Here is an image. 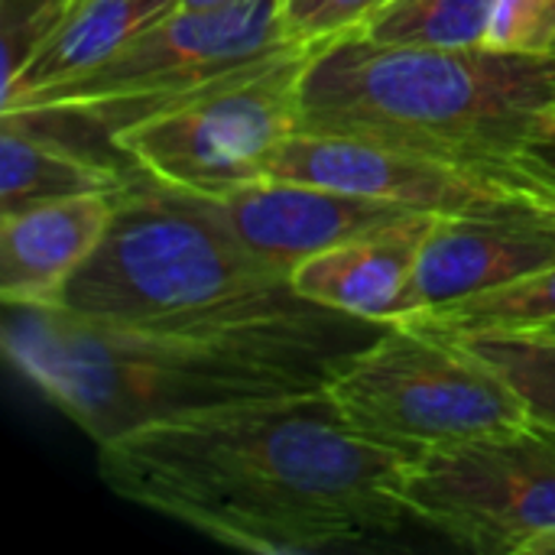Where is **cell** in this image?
I'll return each mask as SVG.
<instances>
[{
  "instance_id": "obj_1",
  "label": "cell",
  "mask_w": 555,
  "mask_h": 555,
  "mask_svg": "<svg viewBox=\"0 0 555 555\" xmlns=\"http://www.w3.org/2000/svg\"><path fill=\"white\" fill-rule=\"evenodd\" d=\"M413 459L358 436L328 390L150 423L98 446L104 485L224 546L345 550L406 517Z\"/></svg>"
},
{
  "instance_id": "obj_2",
  "label": "cell",
  "mask_w": 555,
  "mask_h": 555,
  "mask_svg": "<svg viewBox=\"0 0 555 555\" xmlns=\"http://www.w3.org/2000/svg\"><path fill=\"white\" fill-rule=\"evenodd\" d=\"M302 315L247 325L143 328L81 319L62 306H7V361L98 446L150 423L299 397L328 387L345 354Z\"/></svg>"
},
{
  "instance_id": "obj_3",
  "label": "cell",
  "mask_w": 555,
  "mask_h": 555,
  "mask_svg": "<svg viewBox=\"0 0 555 555\" xmlns=\"http://www.w3.org/2000/svg\"><path fill=\"white\" fill-rule=\"evenodd\" d=\"M555 124V55L488 46L325 42L299 81V130L481 169Z\"/></svg>"
},
{
  "instance_id": "obj_4",
  "label": "cell",
  "mask_w": 555,
  "mask_h": 555,
  "mask_svg": "<svg viewBox=\"0 0 555 555\" xmlns=\"http://www.w3.org/2000/svg\"><path fill=\"white\" fill-rule=\"evenodd\" d=\"M62 309L143 328L247 325L315 312L289 276L250 257L185 189L137 176L111 228L72 276Z\"/></svg>"
},
{
  "instance_id": "obj_5",
  "label": "cell",
  "mask_w": 555,
  "mask_h": 555,
  "mask_svg": "<svg viewBox=\"0 0 555 555\" xmlns=\"http://www.w3.org/2000/svg\"><path fill=\"white\" fill-rule=\"evenodd\" d=\"M341 420L364 439L420 459L530 423L517 390L459 338L410 322L348 351L328 377Z\"/></svg>"
},
{
  "instance_id": "obj_6",
  "label": "cell",
  "mask_w": 555,
  "mask_h": 555,
  "mask_svg": "<svg viewBox=\"0 0 555 555\" xmlns=\"http://www.w3.org/2000/svg\"><path fill=\"white\" fill-rule=\"evenodd\" d=\"M293 0H234L218 10H172L85 78L3 107L81 120L111 137L133 117L250 68L299 42Z\"/></svg>"
},
{
  "instance_id": "obj_7",
  "label": "cell",
  "mask_w": 555,
  "mask_h": 555,
  "mask_svg": "<svg viewBox=\"0 0 555 555\" xmlns=\"http://www.w3.org/2000/svg\"><path fill=\"white\" fill-rule=\"evenodd\" d=\"M322 46L283 52L117 127L107 143L153 182L221 192L263 179L270 153L299 130V81Z\"/></svg>"
},
{
  "instance_id": "obj_8",
  "label": "cell",
  "mask_w": 555,
  "mask_h": 555,
  "mask_svg": "<svg viewBox=\"0 0 555 555\" xmlns=\"http://www.w3.org/2000/svg\"><path fill=\"white\" fill-rule=\"evenodd\" d=\"M403 507L455 546L488 555L555 530V429L537 420L410 462Z\"/></svg>"
},
{
  "instance_id": "obj_9",
  "label": "cell",
  "mask_w": 555,
  "mask_h": 555,
  "mask_svg": "<svg viewBox=\"0 0 555 555\" xmlns=\"http://www.w3.org/2000/svg\"><path fill=\"white\" fill-rule=\"evenodd\" d=\"M263 176L312 182L429 215H472L527 198L478 169L322 133H293L283 140L270 153Z\"/></svg>"
},
{
  "instance_id": "obj_10",
  "label": "cell",
  "mask_w": 555,
  "mask_h": 555,
  "mask_svg": "<svg viewBox=\"0 0 555 555\" xmlns=\"http://www.w3.org/2000/svg\"><path fill=\"white\" fill-rule=\"evenodd\" d=\"M192 195L250 257L286 276L312 254L416 215L393 202L270 176Z\"/></svg>"
},
{
  "instance_id": "obj_11",
  "label": "cell",
  "mask_w": 555,
  "mask_h": 555,
  "mask_svg": "<svg viewBox=\"0 0 555 555\" xmlns=\"http://www.w3.org/2000/svg\"><path fill=\"white\" fill-rule=\"evenodd\" d=\"M550 267H555V205L524 198L491 211L439 215L400 322L433 306L511 286Z\"/></svg>"
},
{
  "instance_id": "obj_12",
  "label": "cell",
  "mask_w": 555,
  "mask_h": 555,
  "mask_svg": "<svg viewBox=\"0 0 555 555\" xmlns=\"http://www.w3.org/2000/svg\"><path fill=\"white\" fill-rule=\"evenodd\" d=\"M436 221L439 215L416 211L380 231L341 241L302 260L289 283L302 299L354 322H400Z\"/></svg>"
},
{
  "instance_id": "obj_13",
  "label": "cell",
  "mask_w": 555,
  "mask_h": 555,
  "mask_svg": "<svg viewBox=\"0 0 555 555\" xmlns=\"http://www.w3.org/2000/svg\"><path fill=\"white\" fill-rule=\"evenodd\" d=\"M117 195L94 192L0 215L3 306H62L72 276L91 260Z\"/></svg>"
},
{
  "instance_id": "obj_14",
  "label": "cell",
  "mask_w": 555,
  "mask_h": 555,
  "mask_svg": "<svg viewBox=\"0 0 555 555\" xmlns=\"http://www.w3.org/2000/svg\"><path fill=\"white\" fill-rule=\"evenodd\" d=\"M179 7L182 0H75L20 75L0 91V111L91 75Z\"/></svg>"
},
{
  "instance_id": "obj_15",
  "label": "cell",
  "mask_w": 555,
  "mask_h": 555,
  "mask_svg": "<svg viewBox=\"0 0 555 555\" xmlns=\"http://www.w3.org/2000/svg\"><path fill=\"white\" fill-rule=\"evenodd\" d=\"M137 176L133 163H107L72 140L42 133L26 117L3 114L0 127V215L75 195H120Z\"/></svg>"
},
{
  "instance_id": "obj_16",
  "label": "cell",
  "mask_w": 555,
  "mask_h": 555,
  "mask_svg": "<svg viewBox=\"0 0 555 555\" xmlns=\"http://www.w3.org/2000/svg\"><path fill=\"white\" fill-rule=\"evenodd\" d=\"M436 335H481V332H530L555 322V267L517 280L501 289L475 293L446 306L423 309L406 319Z\"/></svg>"
},
{
  "instance_id": "obj_17",
  "label": "cell",
  "mask_w": 555,
  "mask_h": 555,
  "mask_svg": "<svg viewBox=\"0 0 555 555\" xmlns=\"http://www.w3.org/2000/svg\"><path fill=\"white\" fill-rule=\"evenodd\" d=\"M498 0H393L361 33L390 46H485Z\"/></svg>"
},
{
  "instance_id": "obj_18",
  "label": "cell",
  "mask_w": 555,
  "mask_h": 555,
  "mask_svg": "<svg viewBox=\"0 0 555 555\" xmlns=\"http://www.w3.org/2000/svg\"><path fill=\"white\" fill-rule=\"evenodd\" d=\"M459 341L517 390L530 420L555 429L553 338L533 332H481V335H459Z\"/></svg>"
},
{
  "instance_id": "obj_19",
  "label": "cell",
  "mask_w": 555,
  "mask_h": 555,
  "mask_svg": "<svg viewBox=\"0 0 555 555\" xmlns=\"http://www.w3.org/2000/svg\"><path fill=\"white\" fill-rule=\"evenodd\" d=\"M485 46L498 52L555 55V0H498Z\"/></svg>"
},
{
  "instance_id": "obj_20",
  "label": "cell",
  "mask_w": 555,
  "mask_h": 555,
  "mask_svg": "<svg viewBox=\"0 0 555 555\" xmlns=\"http://www.w3.org/2000/svg\"><path fill=\"white\" fill-rule=\"evenodd\" d=\"M72 3L75 0H3V88L20 75Z\"/></svg>"
},
{
  "instance_id": "obj_21",
  "label": "cell",
  "mask_w": 555,
  "mask_h": 555,
  "mask_svg": "<svg viewBox=\"0 0 555 555\" xmlns=\"http://www.w3.org/2000/svg\"><path fill=\"white\" fill-rule=\"evenodd\" d=\"M390 3L393 0H293V36L302 42L325 46L348 33H361Z\"/></svg>"
},
{
  "instance_id": "obj_22",
  "label": "cell",
  "mask_w": 555,
  "mask_h": 555,
  "mask_svg": "<svg viewBox=\"0 0 555 555\" xmlns=\"http://www.w3.org/2000/svg\"><path fill=\"white\" fill-rule=\"evenodd\" d=\"M478 172L504 182L507 189H514L517 195H527L530 202L555 205V124L537 140H530L524 150L498 163H488Z\"/></svg>"
},
{
  "instance_id": "obj_23",
  "label": "cell",
  "mask_w": 555,
  "mask_h": 555,
  "mask_svg": "<svg viewBox=\"0 0 555 555\" xmlns=\"http://www.w3.org/2000/svg\"><path fill=\"white\" fill-rule=\"evenodd\" d=\"M520 555H555V530L537 537V540H530V543L520 550Z\"/></svg>"
},
{
  "instance_id": "obj_24",
  "label": "cell",
  "mask_w": 555,
  "mask_h": 555,
  "mask_svg": "<svg viewBox=\"0 0 555 555\" xmlns=\"http://www.w3.org/2000/svg\"><path fill=\"white\" fill-rule=\"evenodd\" d=\"M228 3H234V0H182V10H218Z\"/></svg>"
},
{
  "instance_id": "obj_25",
  "label": "cell",
  "mask_w": 555,
  "mask_h": 555,
  "mask_svg": "<svg viewBox=\"0 0 555 555\" xmlns=\"http://www.w3.org/2000/svg\"><path fill=\"white\" fill-rule=\"evenodd\" d=\"M533 335H543V338H553L555 341V322H546V325H540V328H530Z\"/></svg>"
}]
</instances>
